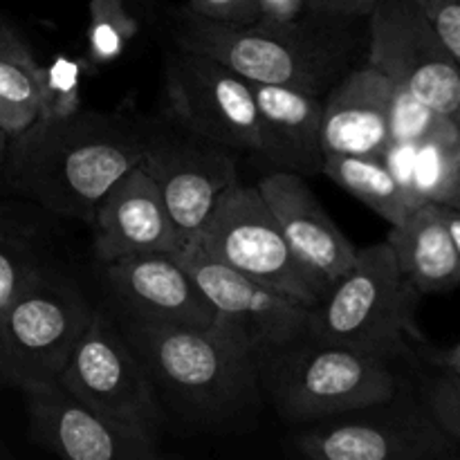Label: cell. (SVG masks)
Instances as JSON below:
<instances>
[{
  "mask_svg": "<svg viewBox=\"0 0 460 460\" xmlns=\"http://www.w3.org/2000/svg\"><path fill=\"white\" fill-rule=\"evenodd\" d=\"M162 124L133 111L39 117L9 137L0 189L90 227L97 202L121 175L142 164Z\"/></svg>",
  "mask_w": 460,
  "mask_h": 460,
  "instance_id": "6da1fadb",
  "label": "cell"
},
{
  "mask_svg": "<svg viewBox=\"0 0 460 460\" xmlns=\"http://www.w3.org/2000/svg\"><path fill=\"white\" fill-rule=\"evenodd\" d=\"M115 319L151 376L166 429L236 434L254 425L265 402L261 350L234 328Z\"/></svg>",
  "mask_w": 460,
  "mask_h": 460,
  "instance_id": "7a4b0ae2",
  "label": "cell"
},
{
  "mask_svg": "<svg viewBox=\"0 0 460 460\" xmlns=\"http://www.w3.org/2000/svg\"><path fill=\"white\" fill-rule=\"evenodd\" d=\"M362 21L308 9L295 21L229 25L182 9L173 36L175 48L218 58L247 81L326 97L362 57Z\"/></svg>",
  "mask_w": 460,
  "mask_h": 460,
  "instance_id": "3957f363",
  "label": "cell"
},
{
  "mask_svg": "<svg viewBox=\"0 0 460 460\" xmlns=\"http://www.w3.org/2000/svg\"><path fill=\"white\" fill-rule=\"evenodd\" d=\"M261 389L277 416L296 427L380 402L400 385L389 358L305 335L261 350Z\"/></svg>",
  "mask_w": 460,
  "mask_h": 460,
  "instance_id": "277c9868",
  "label": "cell"
},
{
  "mask_svg": "<svg viewBox=\"0 0 460 460\" xmlns=\"http://www.w3.org/2000/svg\"><path fill=\"white\" fill-rule=\"evenodd\" d=\"M420 296L389 243L358 247L355 263L310 308V337L391 359L420 335Z\"/></svg>",
  "mask_w": 460,
  "mask_h": 460,
  "instance_id": "5b68a950",
  "label": "cell"
},
{
  "mask_svg": "<svg viewBox=\"0 0 460 460\" xmlns=\"http://www.w3.org/2000/svg\"><path fill=\"white\" fill-rule=\"evenodd\" d=\"M97 305L84 288L43 263L0 313V376L13 389L58 382Z\"/></svg>",
  "mask_w": 460,
  "mask_h": 460,
  "instance_id": "8992f818",
  "label": "cell"
},
{
  "mask_svg": "<svg viewBox=\"0 0 460 460\" xmlns=\"http://www.w3.org/2000/svg\"><path fill=\"white\" fill-rule=\"evenodd\" d=\"M288 445L310 460H447L460 454L422 398L400 389L380 402L296 425Z\"/></svg>",
  "mask_w": 460,
  "mask_h": 460,
  "instance_id": "52a82bcc",
  "label": "cell"
},
{
  "mask_svg": "<svg viewBox=\"0 0 460 460\" xmlns=\"http://www.w3.org/2000/svg\"><path fill=\"white\" fill-rule=\"evenodd\" d=\"M193 243L229 268L277 288L308 308H314L328 290L292 254L259 189L241 180L225 189Z\"/></svg>",
  "mask_w": 460,
  "mask_h": 460,
  "instance_id": "ba28073f",
  "label": "cell"
},
{
  "mask_svg": "<svg viewBox=\"0 0 460 460\" xmlns=\"http://www.w3.org/2000/svg\"><path fill=\"white\" fill-rule=\"evenodd\" d=\"M58 385L117 425L162 443L166 418L146 367L121 332L115 314L97 308L72 350Z\"/></svg>",
  "mask_w": 460,
  "mask_h": 460,
  "instance_id": "9c48e42d",
  "label": "cell"
},
{
  "mask_svg": "<svg viewBox=\"0 0 460 460\" xmlns=\"http://www.w3.org/2000/svg\"><path fill=\"white\" fill-rule=\"evenodd\" d=\"M367 31V63L460 124V66L416 0H380Z\"/></svg>",
  "mask_w": 460,
  "mask_h": 460,
  "instance_id": "30bf717a",
  "label": "cell"
},
{
  "mask_svg": "<svg viewBox=\"0 0 460 460\" xmlns=\"http://www.w3.org/2000/svg\"><path fill=\"white\" fill-rule=\"evenodd\" d=\"M164 94L178 128L232 151H259L252 84L223 61L173 48L164 61Z\"/></svg>",
  "mask_w": 460,
  "mask_h": 460,
  "instance_id": "8fae6325",
  "label": "cell"
},
{
  "mask_svg": "<svg viewBox=\"0 0 460 460\" xmlns=\"http://www.w3.org/2000/svg\"><path fill=\"white\" fill-rule=\"evenodd\" d=\"M142 166L160 189L180 247L196 241L218 198L238 180L232 148L166 124L157 130Z\"/></svg>",
  "mask_w": 460,
  "mask_h": 460,
  "instance_id": "7c38bea8",
  "label": "cell"
},
{
  "mask_svg": "<svg viewBox=\"0 0 460 460\" xmlns=\"http://www.w3.org/2000/svg\"><path fill=\"white\" fill-rule=\"evenodd\" d=\"M214 305L218 322L259 350L310 335V308L277 288L229 268L189 243L173 252Z\"/></svg>",
  "mask_w": 460,
  "mask_h": 460,
  "instance_id": "4fadbf2b",
  "label": "cell"
},
{
  "mask_svg": "<svg viewBox=\"0 0 460 460\" xmlns=\"http://www.w3.org/2000/svg\"><path fill=\"white\" fill-rule=\"evenodd\" d=\"M25 394L30 440L66 460H155L160 443L117 425L58 382Z\"/></svg>",
  "mask_w": 460,
  "mask_h": 460,
  "instance_id": "5bb4252c",
  "label": "cell"
},
{
  "mask_svg": "<svg viewBox=\"0 0 460 460\" xmlns=\"http://www.w3.org/2000/svg\"><path fill=\"white\" fill-rule=\"evenodd\" d=\"M117 314L135 322L211 328L214 305L173 252H148L102 263Z\"/></svg>",
  "mask_w": 460,
  "mask_h": 460,
  "instance_id": "9a60e30c",
  "label": "cell"
},
{
  "mask_svg": "<svg viewBox=\"0 0 460 460\" xmlns=\"http://www.w3.org/2000/svg\"><path fill=\"white\" fill-rule=\"evenodd\" d=\"M277 218L292 254L331 288L355 263L358 247L344 236L304 175L274 171L256 184Z\"/></svg>",
  "mask_w": 460,
  "mask_h": 460,
  "instance_id": "2e32d148",
  "label": "cell"
},
{
  "mask_svg": "<svg viewBox=\"0 0 460 460\" xmlns=\"http://www.w3.org/2000/svg\"><path fill=\"white\" fill-rule=\"evenodd\" d=\"M94 256L99 265L180 247L162 193L142 164L121 175L94 207Z\"/></svg>",
  "mask_w": 460,
  "mask_h": 460,
  "instance_id": "e0dca14e",
  "label": "cell"
},
{
  "mask_svg": "<svg viewBox=\"0 0 460 460\" xmlns=\"http://www.w3.org/2000/svg\"><path fill=\"white\" fill-rule=\"evenodd\" d=\"M252 84L259 124V155L277 171L319 175L323 169L322 115L323 97L283 88V85Z\"/></svg>",
  "mask_w": 460,
  "mask_h": 460,
  "instance_id": "ac0fdd59",
  "label": "cell"
},
{
  "mask_svg": "<svg viewBox=\"0 0 460 460\" xmlns=\"http://www.w3.org/2000/svg\"><path fill=\"white\" fill-rule=\"evenodd\" d=\"M391 90V79L368 63L346 72L323 97V151L380 157L389 144Z\"/></svg>",
  "mask_w": 460,
  "mask_h": 460,
  "instance_id": "d6986e66",
  "label": "cell"
},
{
  "mask_svg": "<svg viewBox=\"0 0 460 460\" xmlns=\"http://www.w3.org/2000/svg\"><path fill=\"white\" fill-rule=\"evenodd\" d=\"M386 243L420 295L460 288V256L443 205L422 202L402 223L391 227Z\"/></svg>",
  "mask_w": 460,
  "mask_h": 460,
  "instance_id": "ffe728a7",
  "label": "cell"
},
{
  "mask_svg": "<svg viewBox=\"0 0 460 460\" xmlns=\"http://www.w3.org/2000/svg\"><path fill=\"white\" fill-rule=\"evenodd\" d=\"M322 175H326L337 187L346 189L350 196L364 202L391 227L402 223L416 207L422 205L420 198L407 191L394 178V173L386 169L380 157L326 153Z\"/></svg>",
  "mask_w": 460,
  "mask_h": 460,
  "instance_id": "44dd1931",
  "label": "cell"
},
{
  "mask_svg": "<svg viewBox=\"0 0 460 460\" xmlns=\"http://www.w3.org/2000/svg\"><path fill=\"white\" fill-rule=\"evenodd\" d=\"M40 67L21 34L0 43V130L9 137L39 119Z\"/></svg>",
  "mask_w": 460,
  "mask_h": 460,
  "instance_id": "7402d4cb",
  "label": "cell"
},
{
  "mask_svg": "<svg viewBox=\"0 0 460 460\" xmlns=\"http://www.w3.org/2000/svg\"><path fill=\"white\" fill-rule=\"evenodd\" d=\"M460 178V124L445 117L418 142L413 189L422 202L445 205Z\"/></svg>",
  "mask_w": 460,
  "mask_h": 460,
  "instance_id": "603a6c76",
  "label": "cell"
},
{
  "mask_svg": "<svg viewBox=\"0 0 460 460\" xmlns=\"http://www.w3.org/2000/svg\"><path fill=\"white\" fill-rule=\"evenodd\" d=\"M48 261L40 252L39 229L25 216L0 207V313Z\"/></svg>",
  "mask_w": 460,
  "mask_h": 460,
  "instance_id": "cb8c5ba5",
  "label": "cell"
},
{
  "mask_svg": "<svg viewBox=\"0 0 460 460\" xmlns=\"http://www.w3.org/2000/svg\"><path fill=\"white\" fill-rule=\"evenodd\" d=\"M137 31L139 22L126 0H90L85 30L88 66L99 70L119 61Z\"/></svg>",
  "mask_w": 460,
  "mask_h": 460,
  "instance_id": "d4e9b609",
  "label": "cell"
},
{
  "mask_svg": "<svg viewBox=\"0 0 460 460\" xmlns=\"http://www.w3.org/2000/svg\"><path fill=\"white\" fill-rule=\"evenodd\" d=\"M90 66L85 58L57 54L40 67V119H63L84 111V79Z\"/></svg>",
  "mask_w": 460,
  "mask_h": 460,
  "instance_id": "484cf974",
  "label": "cell"
},
{
  "mask_svg": "<svg viewBox=\"0 0 460 460\" xmlns=\"http://www.w3.org/2000/svg\"><path fill=\"white\" fill-rule=\"evenodd\" d=\"M443 119L445 115L394 84L389 99V142H422Z\"/></svg>",
  "mask_w": 460,
  "mask_h": 460,
  "instance_id": "4316f807",
  "label": "cell"
},
{
  "mask_svg": "<svg viewBox=\"0 0 460 460\" xmlns=\"http://www.w3.org/2000/svg\"><path fill=\"white\" fill-rule=\"evenodd\" d=\"M420 398L440 429L460 447V376L440 371L422 385Z\"/></svg>",
  "mask_w": 460,
  "mask_h": 460,
  "instance_id": "83f0119b",
  "label": "cell"
},
{
  "mask_svg": "<svg viewBox=\"0 0 460 460\" xmlns=\"http://www.w3.org/2000/svg\"><path fill=\"white\" fill-rule=\"evenodd\" d=\"M187 12L229 25H247L261 18L259 0H189Z\"/></svg>",
  "mask_w": 460,
  "mask_h": 460,
  "instance_id": "f1b7e54d",
  "label": "cell"
},
{
  "mask_svg": "<svg viewBox=\"0 0 460 460\" xmlns=\"http://www.w3.org/2000/svg\"><path fill=\"white\" fill-rule=\"evenodd\" d=\"M460 66V0H416Z\"/></svg>",
  "mask_w": 460,
  "mask_h": 460,
  "instance_id": "f546056e",
  "label": "cell"
},
{
  "mask_svg": "<svg viewBox=\"0 0 460 460\" xmlns=\"http://www.w3.org/2000/svg\"><path fill=\"white\" fill-rule=\"evenodd\" d=\"M416 151H418V142H389L380 155V160L385 162L386 169L394 173V178L398 180L407 191H411L413 196H418L416 189H413Z\"/></svg>",
  "mask_w": 460,
  "mask_h": 460,
  "instance_id": "4dcf8cb0",
  "label": "cell"
},
{
  "mask_svg": "<svg viewBox=\"0 0 460 460\" xmlns=\"http://www.w3.org/2000/svg\"><path fill=\"white\" fill-rule=\"evenodd\" d=\"M380 0H305L308 9L332 16L368 18Z\"/></svg>",
  "mask_w": 460,
  "mask_h": 460,
  "instance_id": "1f68e13d",
  "label": "cell"
},
{
  "mask_svg": "<svg viewBox=\"0 0 460 460\" xmlns=\"http://www.w3.org/2000/svg\"><path fill=\"white\" fill-rule=\"evenodd\" d=\"M259 7L265 21H295L308 12L305 0H259Z\"/></svg>",
  "mask_w": 460,
  "mask_h": 460,
  "instance_id": "d6a6232c",
  "label": "cell"
},
{
  "mask_svg": "<svg viewBox=\"0 0 460 460\" xmlns=\"http://www.w3.org/2000/svg\"><path fill=\"white\" fill-rule=\"evenodd\" d=\"M425 359L436 367L438 371H449L460 376V341L458 344L449 346V349H436V350H427Z\"/></svg>",
  "mask_w": 460,
  "mask_h": 460,
  "instance_id": "836d02e7",
  "label": "cell"
},
{
  "mask_svg": "<svg viewBox=\"0 0 460 460\" xmlns=\"http://www.w3.org/2000/svg\"><path fill=\"white\" fill-rule=\"evenodd\" d=\"M443 209H445V218H447V225H449V232H452V238L454 243H456V250L460 256V211L452 209V207L447 205H443Z\"/></svg>",
  "mask_w": 460,
  "mask_h": 460,
  "instance_id": "e575fe53",
  "label": "cell"
},
{
  "mask_svg": "<svg viewBox=\"0 0 460 460\" xmlns=\"http://www.w3.org/2000/svg\"><path fill=\"white\" fill-rule=\"evenodd\" d=\"M7 144H9V135L0 130V184H3L4 160H7Z\"/></svg>",
  "mask_w": 460,
  "mask_h": 460,
  "instance_id": "d590c367",
  "label": "cell"
},
{
  "mask_svg": "<svg viewBox=\"0 0 460 460\" xmlns=\"http://www.w3.org/2000/svg\"><path fill=\"white\" fill-rule=\"evenodd\" d=\"M16 34H18V31L13 30L12 25H9L7 18L0 16V43H4V40H9L12 36H16Z\"/></svg>",
  "mask_w": 460,
  "mask_h": 460,
  "instance_id": "8d00e7d4",
  "label": "cell"
},
{
  "mask_svg": "<svg viewBox=\"0 0 460 460\" xmlns=\"http://www.w3.org/2000/svg\"><path fill=\"white\" fill-rule=\"evenodd\" d=\"M445 205H447V207H452V209H458V211H460V178H458L456 187H454L452 196H449V200L445 202Z\"/></svg>",
  "mask_w": 460,
  "mask_h": 460,
  "instance_id": "74e56055",
  "label": "cell"
},
{
  "mask_svg": "<svg viewBox=\"0 0 460 460\" xmlns=\"http://www.w3.org/2000/svg\"><path fill=\"white\" fill-rule=\"evenodd\" d=\"M0 385H3V376H0Z\"/></svg>",
  "mask_w": 460,
  "mask_h": 460,
  "instance_id": "f35d334b",
  "label": "cell"
}]
</instances>
